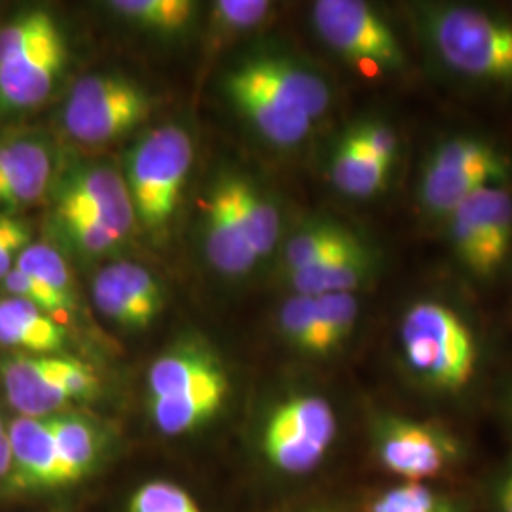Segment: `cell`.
<instances>
[{
	"label": "cell",
	"mask_w": 512,
	"mask_h": 512,
	"mask_svg": "<svg viewBox=\"0 0 512 512\" xmlns=\"http://www.w3.org/2000/svg\"><path fill=\"white\" fill-rule=\"evenodd\" d=\"M412 21L440 69L465 84L512 93V19L463 2H421Z\"/></svg>",
	"instance_id": "obj_1"
},
{
	"label": "cell",
	"mask_w": 512,
	"mask_h": 512,
	"mask_svg": "<svg viewBox=\"0 0 512 512\" xmlns=\"http://www.w3.org/2000/svg\"><path fill=\"white\" fill-rule=\"evenodd\" d=\"M399 346L408 370L435 391L458 393L475 378V330L456 308L439 298L408 304L399 321Z\"/></svg>",
	"instance_id": "obj_2"
},
{
	"label": "cell",
	"mask_w": 512,
	"mask_h": 512,
	"mask_svg": "<svg viewBox=\"0 0 512 512\" xmlns=\"http://www.w3.org/2000/svg\"><path fill=\"white\" fill-rule=\"evenodd\" d=\"M512 183V156L494 141L458 133L442 139L421 164L416 198L425 217L444 220L478 190Z\"/></svg>",
	"instance_id": "obj_3"
},
{
	"label": "cell",
	"mask_w": 512,
	"mask_h": 512,
	"mask_svg": "<svg viewBox=\"0 0 512 512\" xmlns=\"http://www.w3.org/2000/svg\"><path fill=\"white\" fill-rule=\"evenodd\" d=\"M311 16L321 40L365 76L384 78L408 71V52L401 37L372 4L319 0Z\"/></svg>",
	"instance_id": "obj_4"
},
{
	"label": "cell",
	"mask_w": 512,
	"mask_h": 512,
	"mask_svg": "<svg viewBox=\"0 0 512 512\" xmlns=\"http://www.w3.org/2000/svg\"><path fill=\"white\" fill-rule=\"evenodd\" d=\"M194 160L188 133L179 126L154 129L129 156L128 190L135 217L160 228L175 213Z\"/></svg>",
	"instance_id": "obj_5"
},
{
	"label": "cell",
	"mask_w": 512,
	"mask_h": 512,
	"mask_svg": "<svg viewBox=\"0 0 512 512\" xmlns=\"http://www.w3.org/2000/svg\"><path fill=\"white\" fill-rule=\"evenodd\" d=\"M461 270L490 281L512 255V192L509 186L478 190L442 220Z\"/></svg>",
	"instance_id": "obj_6"
},
{
	"label": "cell",
	"mask_w": 512,
	"mask_h": 512,
	"mask_svg": "<svg viewBox=\"0 0 512 512\" xmlns=\"http://www.w3.org/2000/svg\"><path fill=\"white\" fill-rule=\"evenodd\" d=\"M150 99L137 84L114 74L80 78L63 109V124L76 141L101 145L145 122Z\"/></svg>",
	"instance_id": "obj_7"
},
{
	"label": "cell",
	"mask_w": 512,
	"mask_h": 512,
	"mask_svg": "<svg viewBox=\"0 0 512 512\" xmlns=\"http://www.w3.org/2000/svg\"><path fill=\"white\" fill-rule=\"evenodd\" d=\"M0 378L10 404L27 418L52 416L74 399H88L99 382L92 368L71 357L23 353L0 365Z\"/></svg>",
	"instance_id": "obj_8"
},
{
	"label": "cell",
	"mask_w": 512,
	"mask_h": 512,
	"mask_svg": "<svg viewBox=\"0 0 512 512\" xmlns=\"http://www.w3.org/2000/svg\"><path fill=\"white\" fill-rule=\"evenodd\" d=\"M336 437V416L317 395H294L275 408L264 429V452L279 471L300 475L327 456Z\"/></svg>",
	"instance_id": "obj_9"
},
{
	"label": "cell",
	"mask_w": 512,
	"mask_h": 512,
	"mask_svg": "<svg viewBox=\"0 0 512 512\" xmlns=\"http://www.w3.org/2000/svg\"><path fill=\"white\" fill-rule=\"evenodd\" d=\"M374 440L380 463L408 482L442 475L461 456L459 440L444 427L395 414L376 421Z\"/></svg>",
	"instance_id": "obj_10"
},
{
	"label": "cell",
	"mask_w": 512,
	"mask_h": 512,
	"mask_svg": "<svg viewBox=\"0 0 512 512\" xmlns=\"http://www.w3.org/2000/svg\"><path fill=\"white\" fill-rule=\"evenodd\" d=\"M67 57L59 29L0 59V109H35L54 90Z\"/></svg>",
	"instance_id": "obj_11"
},
{
	"label": "cell",
	"mask_w": 512,
	"mask_h": 512,
	"mask_svg": "<svg viewBox=\"0 0 512 512\" xmlns=\"http://www.w3.org/2000/svg\"><path fill=\"white\" fill-rule=\"evenodd\" d=\"M57 211H76L103 222L116 239L126 238L135 222L128 184L118 171L93 165L80 167L61 184Z\"/></svg>",
	"instance_id": "obj_12"
},
{
	"label": "cell",
	"mask_w": 512,
	"mask_h": 512,
	"mask_svg": "<svg viewBox=\"0 0 512 512\" xmlns=\"http://www.w3.org/2000/svg\"><path fill=\"white\" fill-rule=\"evenodd\" d=\"M226 92L239 112L275 147L300 145L315 124L306 112L260 86L241 67L228 74Z\"/></svg>",
	"instance_id": "obj_13"
},
{
	"label": "cell",
	"mask_w": 512,
	"mask_h": 512,
	"mask_svg": "<svg viewBox=\"0 0 512 512\" xmlns=\"http://www.w3.org/2000/svg\"><path fill=\"white\" fill-rule=\"evenodd\" d=\"M8 437L12 448L10 475L19 488H55L73 482L59 456L50 416H19L10 423Z\"/></svg>",
	"instance_id": "obj_14"
},
{
	"label": "cell",
	"mask_w": 512,
	"mask_h": 512,
	"mask_svg": "<svg viewBox=\"0 0 512 512\" xmlns=\"http://www.w3.org/2000/svg\"><path fill=\"white\" fill-rule=\"evenodd\" d=\"M52 179V150L35 135L0 141V209L37 202Z\"/></svg>",
	"instance_id": "obj_15"
},
{
	"label": "cell",
	"mask_w": 512,
	"mask_h": 512,
	"mask_svg": "<svg viewBox=\"0 0 512 512\" xmlns=\"http://www.w3.org/2000/svg\"><path fill=\"white\" fill-rule=\"evenodd\" d=\"M260 86L317 122L330 107L329 84L310 67L283 55H260L239 65Z\"/></svg>",
	"instance_id": "obj_16"
},
{
	"label": "cell",
	"mask_w": 512,
	"mask_h": 512,
	"mask_svg": "<svg viewBox=\"0 0 512 512\" xmlns=\"http://www.w3.org/2000/svg\"><path fill=\"white\" fill-rule=\"evenodd\" d=\"M207 228L205 251L211 264L226 275H243L253 270L258 256L232 200L228 181H220L205 203Z\"/></svg>",
	"instance_id": "obj_17"
},
{
	"label": "cell",
	"mask_w": 512,
	"mask_h": 512,
	"mask_svg": "<svg viewBox=\"0 0 512 512\" xmlns=\"http://www.w3.org/2000/svg\"><path fill=\"white\" fill-rule=\"evenodd\" d=\"M378 266L376 253L365 241L357 243L340 255L330 256L304 270L289 274L294 294L321 296V294L353 293L361 287Z\"/></svg>",
	"instance_id": "obj_18"
},
{
	"label": "cell",
	"mask_w": 512,
	"mask_h": 512,
	"mask_svg": "<svg viewBox=\"0 0 512 512\" xmlns=\"http://www.w3.org/2000/svg\"><path fill=\"white\" fill-rule=\"evenodd\" d=\"M65 344V327L46 311L14 296L0 298V346L50 355Z\"/></svg>",
	"instance_id": "obj_19"
},
{
	"label": "cell",
	"mask_w": 512,
	"mask_h": 512,
	"mask_svg": "<svg viewBox=\"0 0 512 512\" xmlns=\"http://www.w3.org/2000/svg\"><path fill=\"white\" fill-rule=\"evenodd\" d=\"M226 384L220 366L196 351H175L160 357L148 374L152 399L181 397L211 385Z\"/></svg>",
	"instance_id": "obj_20"
},
{
	"label": "cell",
	"mask_w": 512,
	"mask_h": 512,
	"mask_svg": "<svg viewBox=\"0 0 512 512\" xmlns=\"http://www.w3.org/2000/svg\"><path fill=\"white\" fill-rule=\"evenodd\" d=\"M389 169L359 145L348 131L332 154L330 179L349 198L366 200L384 190Z\"/></svg>",
	"instance_id": "obj_21"
},
{
	"label": "cell",
	"mask_w": 512,
	"mask_h": 512,
	"mask_svg": "<svg viewBox=\"0 0 512 512\" xmlns=\"http://www.w3.org/2000/svg\"><path fill=\"white\" fill-rule=\"evenodd\" d=\"M355 232L332 220H311L304 224L285 247V266L293 274L330 256L340 255L361 243Z\"/></svg>",
	"instance_id": "obj_22"
},
{
	"label": "cell",
	"mask_w": 512,
	"mask_h": 512,
	"mask_svg": "<svg viewBox=\"0 0 512 512\" xmlns=\"http://www.w3.org/2000/svg\"><path fill=\"white\" fill-rule=\"evenodd\" d=\"M228 391L226 384L211 385L200 391L181 395L152 399L150 410L154 423L165 435H183L211 420L220 410Z\"/></svg>",
	"instance_id": "obj_23"
},
{
	"label": "cell",
	"mask_w": 512,
	"mask_h": 512,
	"mask_svg": "<svg viewBox=\"0 0 512 512\" xmlns=\"http://www.w3.org/2000/svg\"><path fill=\"white\" fill-rule=\"evenodd\" d=\"M239 217L258 258L270 255L279 238V213L260 190L245 179H226Z\"/></svg>",
	"instance_id": "obj_24"
},
{
	"label": "cell",
	"mask_w": 512,
	"mask_h": 512,
	"mask_svg": "<svg viewBox=\"0 0 512 512\" xmlns=\"http://www.w3.org/2000/svg\"><path fill=\"white\" fill-rule=\"evenodd\" d=\"M281 332L289 344L308 355H329L330 348L323 332L317 298L294 294L279 311Z\"/></svg>",
	"instance_id": "obj_25"
},
{
	"label": "cell",
	"mask_w": 512,
	"mask_h": 512,
	"mask_svg": "<svg viewBox=\"0 0 512 512\" xmlns=\"http://www.w3.org/2000/svg\"><path fill=\"white\" fill-rule=\"evenodd\" d=\"M54 429L55 442L59 448V456L63 459L73 482L88 475L92 469L97 452L99 439L88 421L73 416H50Z\"/></svg>",
	"instance_id": "obj_26"
},
{
	"label": "cell",
	"mask_w": 512,
	"mask_h": 512,
	"mask_svg": "<svg viewBox=\"0 0 512 512\" xmlns=\"http://www.w3.org/2000/svg\"><path fill=\"white\" fill-rule=\"evenodd\" d=\"M109 6L112 12L160 33L181 31L196 14V2L190 0H114Z\"/></svg>",
	"instance_id": "obj_27"
},
{
	"label": "cell",
	"mask_w": 512,
	"mask_h": 512,
	"mask_svg": "<svg viewBox=\"0 0 512 512\" xmlns=\"http://www.w3.org/2000/svg\"><path fill=\"white\" fill-rule=\"evenodd\" d=\"M16 268L23 274L37 279L38 283L54 291L57 296L74 304L73 279H71L69 266L54 247L46 243H31L19 255Z\"/></svg>",
	"instance_id": "obj_28"
},
{
	"label": "cell",
	"mask_w": 512,
	"mask_h": 512,
	"mask_svg": "<svg viewBox=\"0 0 512 512\" xmlns=\"http://www.w3.org/2000/svg\"><path fill=\"white\" fill-rule=\"evenodd\" d=\"M370 512H459L456 503L425 486L423 482H404L378 495Z\"/></svg>",
	"instance_id": "obj_29"
},
{
	"label": "cell",
	"mask_w": 512,
	"mask_h": 512,
	"mask_svg": "<svg viewBox=\"0 0 512 512\" xmlns=\"http://www.w3.org/2000/svg\"><path fill=\"white\" fill-rule=\"evenodd\" d=\"M109 268L120 283L122 291L128 296L129 302L143 313L148 323H152L158 311L162 310L164 300L154 275L135 262H116Z\"/></svg>",
	"instance_id": "obj_30"
},
{
	"label": "cell",
	"mask_w": 512,
	"mask_h": 512,
	"mask_svg": "<svg viewBox=\"0 0 512 512\" xmlns=\"http://www.w3.org/2000/svg\"><path fill=\"white\" fill-rule=\"evenodd\" d=\"M93 302L103 315H107L114 323L128 329H147V319L137 310L128 296L122 291L110 268L99 272L93 281Z\"/></svg>",
	"instance_id": "obj_31"
},
{
	"label": "cell",
	"mask_w": 512,
	"mask_h": 512,
	"mask_svg": "<svg viewBox=\"0 0 512 512\" xmlns=\"http://www.w3.org/2000/svg\"><path fill=\"white\" fill-rule=\"evenodd\" d=\"M315 298L330 351H334L348 340L355 329L359 300L353 293L321 294Z\"/></svg>",
	"instance_id": "obj_32"
},
{
	"label": "cell",
	"mask_w": 512,
	"mask_h": 512,
	"mask_svg": "<svg viewBox=\"0 0 512 512\" xmlns=\"http://www.w3.org/2000/svg\"><path fill=\"white\" fill-rule=\"evenodd\" d=\"M59 222L74 245L90 255H101L118 243L109 228L90 215L76 211H57Z\"/></svg>",
	"instance_id": "obj_33"
},
{
	"label": "cell",
	"mask_w": 512,
	"mask_h": 512,
	"mask_svg": "<svg viewBox=\"0 0 512 512\" xmlns=\"http://www.w3.org/2000/svg\"><path fill=\"white\" fill-rule=\"evenodd\" d=\"M129 512H202L183 488L169 482L145 484L129 503Z\"/></svg>",
	"instance_id": "obj_34"
},
{
	"label": "cell",
	"mask_w": 512,
	"mask_h": 512,
	"mask_svg": "<svg viewBox=\"0 0 512 512\" xmlns=\"http://www.w3.org/2000/svg\"><path fill=\"white\" fill-rule=\"evenodd\" d=\"M2 289L8 296L25 300L40 310L46 311L52 317L61 315V313H69L74 308V304L57 296L54 291H50L48 287L38 283L37 279H33L31 275L23 274L18 268H14L2 279Z\"/></svg>",
	"instance_id": "obj_35"
},
{
	"label": "cell",
	"mask_w": 512,
	"mask_h": 512,
	"mask_svg": "<svg viewBox=\"0 0 512 512\" xmlns=\"http://www.w3.org/2000/svg\"><path fill=\"white\" fill-rule=\"evenodd\" d=\"M349 131L368 154H372L389 171L393 169V165L399 160L401 150V141L395 129L382 120H366L353 126Z\"/></svg>",
	"instance_id": "obj_36"
},
{
	"label": "cell",
	"mask_w": 512,
	"mask_h": 512,
	"mask_svg": "<svg viewBox=\"0 0 512 512\" xmlns=\"http://www.w3.org/2000/svg\"><path fill=\"white\" fill-rule=\"evenodd\" d=\"M272 4L266 0H219L213 8V18L220 29L243 31L256 27L268 16Z\"/></svg>",
	"instance_id": "obj_37"
},
{
	"label": "cell",
	"mask_w": 512,
	"mask_h": 512,
	"mask_svg": "<svg viewBox=\"0 0 512 512\" xmlns=\"http://www.w3.org/2000/svg\"><path fill=\"white\" fill-rule=\"evenodd\" d=\"M31 245V228L25 220L0 215V283L16 268L19 255Z\"/></svg>",
	"instance_id": "obj_38"
},
{
	"label": "cell",
	"mask_w": 512,
	"mask_h": 512,
	"mask_svg": "<svg viewBox=\"0 0 512 512\" xmlns=\"http://www.w3.org/2000/svg\"><path fill=\"white\" fill-rule=\"evenodd\" d=\"M10 469H12L10 437H8V429L4 427V423L0 420V478L10 475Z\"/></svg>",
	"instance_id": "obj_39"
},
{
	"label": "cell",
	"mask_w": 512,
	"mask_h": 512,
	"mask_svg": "<svg viewBox=\"0 0 512 512\" xmlns=\"http://www.w3.org/2000/svg\"><path fill=\"white\" fill-rule=\"evenodd\" d=\"M497 503H499V511L512 512V471L499 484Z\"/></svg>",
	"instance_id": "obj_40"
}]
</instances>
